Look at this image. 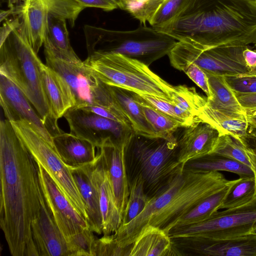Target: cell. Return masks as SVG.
Returning <instances> with one entry per match:
<instances>
[{
	"label": "cell",
	"instance_id": "7a4b0ae2",
	"mask_svg": "<svg viewBox=\"0 0 256 256\" xmlns=\"http://www.w3.org/2000/svg\"><path fill=\"white\" fill-rule=\"evenodd\" d=\"M158 31L205 48L256 43V0H188Z\"/></svg>",
	"mask_w": 256,
	"mask_h": 256
},
{
	"label": "cell",
	"instance_id": "8d00e7d4",
	"mask_svg": "<svg viewBox=\"0 0 256 256\" xmlns=\"http://www.w3.org/2000/svg\"><path fill=\"white\" fill-rule=\"evenodd\" d=\"M166 0H122L120 9L126 10L140 24H150Z\"/></svg>",
	"mask_w": 256,
	"mask_h": 256
},
{
	"label": "cell",
	"instance_id": "6f0895ef",
	"mask_svg": "<svg viewBox=\"0 0 256 256\" xmlns=\"http://www.w3.org/2000/svg\"><path fill=\"white\" fill-rule=\"evenodd\" d=\"M254 46H255V47L256 48V43L254 44Z\"/></svg>",
	"mask_w": 256,
	"mask_h": 256
},
{
	"label": "cell",
	"instance_id": "9a60e30c",
	"mask_svg": "<svg viewBox=\"0 0 256 256\" xmlns=\"http://www.w3.org/2000/svg\"><path fill=\"white\" fill-rule=\"evenodd\" d=\"M186 178L184 168L165 186L150 198L144 210L126 224H121L113 236L118 246L126 248L132 245L148 224L150 218L166 207L177 194Z\"/></svg>",
	"mask_w": 256,
	"mask_h": 256
},
{
	"label": "cell",
	"instance_id": "d590c367",
	"mask_svg": "<svg viewBox=\"0 0 256 256\" xmlns=\"http://www.w3.org/2000/svg\"><path fill=\"white\" fill-rule=\"evenodd\" d=\"M246 148L236 138L229 134H224L220 136L212 153L233 159L252 168L246 152Z\"/></svg>",
	"mask_w": 256,
	"mask_h": 256
},
{
	"label": "cell",
	"instance_id": "30bf717a",
	"mask_svg": "<svg viewBox=\"0 0 256 256\" xmlns=\"http://www.w3.org/2000/svg\"><path fill=\"white\" fill-rule=\"evenodd\" d=\"M248 46L205 48L178 41L168 56L171 64L176 69L186 64L194 63L206 73L236 76L250 72L243 56V52Z\"/></svg>",
	"mask_w": 256,
	"mask_h": 256
},
{
	"label": "cell",
	"instance_id": "9f6ffc18",
	"mask_svg": "<svg viewBox=\"0 0 256 256\" xmlns=\"http://www.w3.org/2000/svg\"><path fill=\"white\" fill-rule=\"evenodd\" d=\"M251 234L256 235V227L254 228L250 232Z\"/></svg>",
	"mask_w": 256,
	"mask_h": 256
},
{
	"label": "cell",
	"instance_id": "ac0fdd59",
	"mask_svg": "<svg viewBox=\"0 0 256 256\" xmlns=\"http://www.w3.org/2000/svg\"><path fill=\"white\" fill-rule=\"evenodd\" d=\"M31 232L39 256H69L67 242L56 225L44 195L40 212L32 222Z\"/></svg>",
	"mask_w": 256,
	"mask_h": 256
},
{
	"label": "cell",
	"instance_id": "b9f144b4",
	"mask_svg": "<svg viewBox=\"0 0 256 256\" xmlns=\"http://www.w3.org/2000/svg\"><path fill=\"white\" fill-rule=\"evenodd\" d=\"M228 86L236 93L256 94V74L248 73L236 76H224Z\"/></svg>",
	"mask_w": 256,
	"mask_h": 256
},
{
	"label": "cell",
	"instance_id": "4dcf8cb0",
	"mask_svg": "<svg viewBox=\"0 0 256 256\" xmlns=\"http://www.w3.org/2000/svg\"><path fill=\"white\" fill-rule=\"evenodd\" d=\"M234 182V180L222 190L200 202L188 213L179 218L172 225L168 232L183 227L198 224L210 218L220 209L224 198Z\"/></svg>",
	"mask_w": 256,
	"mask_h": 256
},
{
	"label": "cell",
	"instance_id": "484cf974",
	"mask_svg": "<svg viewBox=\"0 0 256 256\" xmlns=\"http://www.w3.org/2000/svg\"><path fill=\"white\" fill-rule=\"evenodd\" d=\"M108 88L114 102L130 122L134 133L145 137L158 138L134 92L116 86H108Z\"/></svg>",
	"mask_w": 256,
	"mask_h": 256
},
{
	"label": "cell",
	"instance_id": "60d3db41",
	"mask_svg": "<svg viewBox=\"0 0 256 256\" xmlns=\"http://www.w3.org/2000/svg\"><path fill=\"white\" fill-rule=\"evenodd\" d=\"M131 246L122 248L118 246L112 234L96 238L93 247L92 256H130Z\"/></svg>",
	"mask_w": 256,
	"mask_h": 256
},
{
	"label": "cell",
	"instance_id": "e575fe53",
	"mask_svg": "<svg viewBox=\"0 0 256 256\" xmlns=\"http://www.w3.org/2000/svg\"><path fill=\"white\" fill-rule=\"evenodd\" d=\"M255 190L254 176L234 180L224 198L220 209L234 208L248 203L254 198Z\"/></svg>",
	"mask_w": 256,
	"mask_h": 256
},
{
	"label": "cell",
	"instance_id": "f35d334b",
	"mask_svg": "<svg viewBox=\"0 0 256 256\" xmlns=\"http://www.w3.org/2000/svg\"><path fill=\"white\" fill-rule=\"evenodd\" d=\"M96 238L90 228L71 236L66 240L69 256H92L93 247Z\"/></svg>",
	"mask_w": 256,
	"mask_h": 256
},
{
	"label": "cell",
	"instance_id": "74e56055",
	"mask_svg": "<svg viewBox=\"0 0 256 256\" xmlns=\"http://www.w3.org/2000/svg\"><path fill=\"white\" fill-rule=\"evenodd\" d=\"M48 11V14L68 20L72 26L84 8L74 0H42Z\"/></svg>",
	"mask_w": 256,
	"mask_h": 256
},
{
	"label": "cell",
	"instance_id": "1f68e13d",
	"mask_svg": "<svg viewBox=\"0 0 256 256\" xmlns=\"http://www.w3.org/2000/svg\"><path fill=\"white\" fill-rule=\"evenodd\" d=\"M44 40L62 58L74 62L82 61L70 45L66 19L48 14L47 34Z\"/></svg>",
	"mask_w": 256,
	"mask_h": 256
},
{
	"label": "cell",
	"instance_id": "f5cc1de1",
	"mask_svg": "<svg viewBox=\"0 0 256 256\" xmlns=\"http://www.w3.org/2000/svg\"><path fill=\"white\" fill-rule=\"evenodd\" d=\"M14 12H16V11L14 10V8H10V9L6 10H2L0 12V22L4 20L9 15L12 14Z\"/></svg>",
	"mask_w": 256,
	"mask_h": 256
},
{
	"label": "cell",
	"instance_id": "f6af8a7d",
	"mask_svg": "<svg viewBox=\"0 0 256 256\" xmlns=\"http://www.w3.org/2000/svg\"><path fill=\"white\" fill-rule=\"evenodd\" d=\"M78 4L86 8H96L105 11H111L118 8L117 5L112 0H74Z\"/></svg>",
	"mask_w": 256,
	"mask_h": 256
},
{
	"label": "cell",
	"instance_id": "4fadbf2b",
	"mask_svg": "<svg viewBox=\"0 0 256 256\" xmlns=\"http://www.w3.org/2000/svg\"><path fill=\"white\" fill-rule=\"evenodd\" d=\"M36 163L44 200L66 241L71 236L90 228L86 220L75 210L50 174Z\"/></svg>",
	"mask_w": 256,
	"mask_h": 256
},
{
	"label": "cell",
	"instance_id": "e0dca14e",
	"mask_svg": "<svg viewBox=\"0 0 256 256\" xmlns=\"http://www.w3.org/2000/svg\"><path fill=\"white\" fill-rule=\"evenodd\" d=\"M0 104L6 119L10 122L26 120L53 144L52 137L44 122L20 90L0 74Z\"/></svg>",
	"mask_w": 256,
	"mask_h": 256
},
{
	"label": "cell",
	"instance_id": "f1b7e54d",
	"mask_svg": "<svg viewBox=\"0 0 256 256\" xmlns=\"http://www.w3.org/2000/svg\"><path fill=\"white\" fill-rule=\"evenodd\" d=\"M184 168L202 172L226 171L238 174L240 178L254 176L252 168L233 159L212 153L189 160Z\"/></svg>",
	"mask_w": 256,
	"mask_h": 256
},
{
	"label": "cell",
	"instance_id": "11a10c76",
	"mask_svg": "<svg viewBox=\"0 0 256 256\" xmlns=\"http://www.w3.org/2000/svg\"><path fill=\"white\" fill-rule=\"evenodd\" d=\"M252 168V169L253 171H254V178H255V182H256V190H255V194H254V196H256V168Z\"/></svg>",
	"mask_w": 256,
	"mask_h": 256
},
{
	"label": "cell",
	"instance_id": "44dd1931",
	"mask_svg": "<svg viewBox=\"0 0 256 256\" xmlns=\"http://www.w3.org/2000/svg\"><path fill=\"white\" fill-rule=\"evenodd\" d=\"M40 78L50 118L57 122L75 106L74 96L64 78L46 64L42 68Z\"/></svg>",
	"mask_w": 256,
	"mask_h": 256
},
{
	"label": "cell",
	"instance_id": "cb8c5ba5",
	"mask_svg": "<svg viewBox=\"0 0 256 256\" xmlns=\"http://www.w3.org/2000/svg\"><path fill=\"white\" fill-rule=\"evenodd\" d=\"M179 256L170 238L162 229L148 224L132 244L130 256Z\"/></svg>",
	"mask_w": 256,
	"mask_h": 256
},
{
	"label": "cell",
	"instance_id": "83f0119b",
	"mask_svg": "<svg viewBox=\"0 0 256 256\" xmlns=\"http://www.w3.org/2000/svg\"><path fill=\"white\" fill-rule=\"evenodd\" d=\"M200 120L217 129L221 135L229 134L241 141L244 145L249 125L246 116L227 114L206 105L198 114Z\"/></svg>",
	"mask_w": 256,
	"mask_h": 256
},
{
	"label": "cell",
	"instance_id": "7bdbcfd3",
	"mask_svg": "<svg viewBox=\"0 0 256 256\" xmlns=\"http://www.w3.org/2000/svg\"><path fill=\"white\" fill-rule=\"evenodd\" d=\"M183 71L206 94V97L210 96L208 78L206 72L194 63H188L178 68Z\"/></svg>",
	"mask_w": 256,
	"mask_h": 256
},
{
	"label": "cell",
	"instance_id": "7402d4cb",
	"mask_svg": "<svg viewBox=\"0 0 256 256\" xmlns=\"http://www.w3.org/2000/svg\"><path fill=\"white\" fill-rule=\"evenodd\" d=\"M52 142L58 155L68 166L87 165L94 162L96 158V147L93 144L70 132H62L54 135Z\"/></svg>",
	"mask_w": 256,
	"mask_h": 256
},
{
	"label": "cell",
	"instance_id": "f907efd6",
	"mask_svg": "<svg viewBox=\"0 0 256 256\" xmlns=\"http://www.w3.org/2000/svg\"><path fill=\"white\" fill-rule=\"evenodd\" d=\"M246 117L250 129L256 130V110L246 112Z\"/></svg>",
	"mask_w": 256,
	"mask_h": 256
},
{
	"label": "cell",
	"instance_id": "277c9868",
	"mask_svg": "<svg viewBox=\"0 0 256 256\" xmlns=\"http://www.w3.org/2000/svg\"><path fill=\"white\" fill-rule=\"evenodd\" d=\"M178 152L177 137L148 138L134 134L126 151L128 178L140 174L150 198L184 168Z\"/></svg>",
	"mask_w": 256,
	"mask_h": 256
},
{
	"label": "cell",
	"instance_id": "4316f807",
	"mask_svg": "<svg viewBox=\"0 0 256 256\" xmlns=\"http://www.w3.org/2000/svg\"><path fill=\"white\" fill-rule=\"evenodd\" d=\"M206 74L210 92L206 105L227 114L246 116V112L238 100L234 92L226 82L224 76Z\"/></svg>",
	"mask_w": 256,
	"mask_h": 256
},
{
	"label": "cell",
	"instance_id": "bcb514c9",
	"mask_svg": "<svg viewBox=\"0 0 256 256\" xmlns=\"http://www.w3.org/2000/svg\"><path fill=\"white\" fill-rule=\"evenodd\" d=\"M21 24L18 18L12 20H6L4 22L0 30V46L7 40L10 35L18 28Z\"/></svg>",
	"mask_w": 256,
	"mask_h": 256
},
{
	"label": "cell",
	"instance_id": "3957f363",
	"mask_svg": "<svg viewBox=\"0 0 256 256\" xmlns=\"http://www.w3.org/2000/svg\"><path fill=\"white\" fill-rule=\"evenodd\" d=\"M84 30L88 55L118 53L148 66L168 55L177 42L168 35L146 26L130 30H116L86 25Z\"/></svg>",
	"mask_w": 256,
	"mask_h": 256
},
{
	"label": "cell",
	"instance_id": "d6986e66",
	"mask_svg": "<svg viewBox=\"0 0 256 256\" xmlns=\"http://www.w3.org/2000/svg\"><path fill=\"white\" fill-rule=\"evenodd\" d=\"M128 146L110 140L98 148L101 152L109 174L116 205L123 215L130 190L126 162Z\"/></svg>",
	"mask_w": 256,
	"mask_h": 256
},
{
	"label": "cell",
	"instance_id": "52a82bcc",
	"mask_svg": "<svg viewBox=\"0 0 256 256\" xmlns=\"http://www.w3.org/2000/svg\"><path fill=\"white\" fill-rule=\"evenodd\" d=\"M10 122L34 160L44 168L75 210L88 221L86 206L71 172L54 144L30 122L26 120Z\"/></svg>",
	"mask_w": 256,
	"mask_h": 256
},
{
	"label": "cell",
	"instance_id": "7c38bea8",
	"mask_svg": "<svg viewBox=\"0 0 256 256\" xmlns=\"http://www.w3.org/2000/svg\"><path fill=\"white\" fill-rule=\"evenodd\" d=\"M64 116L66 120L70 132L85 138L96 148L108 140L128 146L134 134L132 129L122 124L86 110L73 106Z\"/></svg>",
	"mask_w": 256,
	"mask_h": 256
},
{
	"label": "cell",
	"instance_id": "d6a6232c",
	"mask_svg": "<svg viewBox=\"0 0 256 256\" xmlns=\"http://www.w3.org/2000/svg\"><path fill=\"white\" fill-rule=\"evenodd\" d=\"M134 94L140 105L146 120L158 136L165 138H176L174 134L179 128H183L182 125L174 118L153 108L138 94L134 92Z\"/></svg>",
	"mask_w": 256,
	"mask_h": 256
},
{
	"label": "cell",
	"instance_id": "8992f818",
	"mask_svg": "<svg viewBox=\"0 0 256 256\" xmlns=\"http://www.w3.org/2000/svg\"><path fill=\"white\" fill-rule=\"evenodd\" d=\"M105 84L172 102L174 86L144 63L115 52H95L83 62Z\"/></svg>",
	"mask_w": 256,
	"mask_h": 256
},
{
	"label": "cell",
	"instance_id": "5b68a950",
	"mask_svg": "<svg viewBox=\"0 0 256 256\" xmlns=\"http://www.w3.org/2000/svg\"><path fill=\"white\" fill-rule=\"evenodd\" d=\"M44 64L28 43L21 24L0 46V74L20 90L46 124L54 120L50 118L41 82Z\"/></svg>",
	"mask_w": 256,
	"mask_h": 256
},
{
	"label": "cell",
	"instance_id": "d4e9b609",
	"mask_svg": "<svg viewBox=\"0 0 256 256\" xmlns=\"http://www.w3.org/2000/svg\"><path fill=\"white\" fill-rule=\"evenodd\" d=\"M68 166L86 205L90 228L101 234L102 222L98 194L86 167Z\"/></svg>",
	"mask_w": 256,
	"mask_h": 256
},
{
	"label": "cell",
	"instance_id": "7dc6e473",
	"mask_svg": "<svg viewBox=\"0 0 256 256\" xmlns=\"http://www.w3.org/2000/svg\"><path fill=\"white\" fill-rule=\"evenodd\" d=\"M234 93L238 100L246 112L256 110V94Z\"/></svg>",
	"mask_w": 256,
	"mask_h": 256
},
{
	"label": "cell",
	"instance_id": "c3c4849f",
	"mask_svg": "<svg viewBox=\"0 0 256 256\" xmlns=\"http://www.w3.org/2000/svg\"><path fill=\"white\" fill-rule=\"evenodd\" d=\"M243 56L249 73L256 74V50H252L248 46L243 52Z\"/></svg>",
	"mask_w": 256,
	"mask_h": 256
},
{
	"label": "cell",
	"instance_id": "816d5d0a",
	"mask_svg": "<svg viewBox=\"0 0 256 256\" xmlns=\"http://www.w3.org/2000/svg\"><path fill=\"white\" fill-rule=\"evenodd\" d=\"M246 150L252 164V168H256V154L248 148H246Z\"/></svg>",
	"mask_w": 256,
	"mask_h": 256
},
{
	"label": "cell",
	"instance_id": "ab89813d",
	"mask_svg": "<svg viewBox=\"0 0 256 256\" xmlns=\"http://www.w3.org/2000/svg\"><path fill=\"white\" fill-rule=\"evenodd\" d=\"M188 0H166L150 22L152 27L160 30L170 24Z\"/></svg>",
	"mask_w": 256,
	"mask_h": 256
},
{
	"label": "cell",
	"instance_id": "ba28073f",
	"mask_svg": "<svg viewBox=\"0 0 256 256\" xmlns=\"http://www.w3.org/2000/svg\"><path fill=\"white\" fill-rule=\"evenodd\" d=\"M44 46L46 64L66 80L75 98L74 106H102L124 116L114 102L108 86L86 68L83 62H74L62 58L46 40Z\"/></svg>",
	"mask_w": 256,
	"mask_h": 256
},
{
	"label": "cell",
	"instance_id": "db71d44e",
	"mask_svg": "<svg viewBox=\"0 0 256 256\" xmlns=\"http://www.w3.org/2000/svg\"><path fill=\"white\" fill-rule=\"evenodd\" d=\"M118 6V8H121L122 7V0H112Z\"/></svg>",
	"mask_w": 256,
	"mask_h": 256
},
{
	"label": "cell",
	"instance_id": "836d02e7",
	"mask_svg": "<svg viewBox=\"0 0 256 256\" xmlns=\"http://www.w3.org/2000/svg\"><path fill=\"white\" fill-rule=\"evenodd\" d=\"M130 190L128 200L122 215L121 224H126L136 218L145 208L149 200L144 190V180L137 174L130 178Z\"/></svg>",
	"mask_w": 256,
	"mask_h": 256
},
{
	"label": "cell",
	"instance_id": "5bb4252c",
	"mask_svg": "<svg viewBox=\"0 0 256 256\" xmlns=\"http://www.w3.org/2000/svg\"><path fill=\"white\" fill-rule=\"evenodd\" d=\"M170 238L180 256H256V235L251 234L210 242L193 237Z\"/></svg>",
	"mask_w": 256,
	"mask_h": 256
},
{
	"label": "cell",
	"instance_id": "f546056e",
	"mask_svg": "<svg viewBox=\"0 0 256 256\" xmlns=\"http://www.w3.org/2000/svg\"><path fill=\"white\" fill-rule=\"evenodd\" d=\"M172 102L180 110L188 126L201 120L198 114L206 103L207 97L200 94L194 87L174 86Z\"/></svg>",
	"mask_w": 256,
	"mask_h": 256
},
{
	"label": "cell",
	"instance_id": "ffe728a7",
	"mask_svg": "<svg viewBox=\"0 0 256 256\" xmlns=\"http://www.w3.org/2000/svg\"><path fill=\"white\" fill-rule=\"evenodd\" d=\"M220 136L217 129L202 120L184 127L178 138L179 162L184 166L189 160L211 154Z\"/></svg>",
	"mask_w": 256,
	"mask_h": 256
},
{
	"label": "cell",
	"instance_id": "6da1fadb",
	"mask_svg": "<svg viewBox=\"0 0 256 256\" xmlns=\"http://www.w3.org/2000/svg\"><path fill=\"white\" fill-rule=\"evenodd\" d=\"M0 226L12 256H39L31 226L43 194L36 163L11 122H0Z\"/></svg>",
	"mask_w": 256,
	"mask_h": 256
},
{
	"label": "cell",
	"instance_id": "8fae6325",
	"mask_svg": "<svg viewBox=\"0 0 256 256\" xmlns=\"http://www.w3.org/2000/svg\"><path fill=\"white\" fill-rule=\"evenodd\" d=\"M256 227V196L248 203L217 211L206 220L172 230L170 238L193 237L204 241H217L250 234Z\"/></svg>",
	"mask_w": 256,
	"mask_h": 256
},
{
	"label": "cell",
	"instance_id": "2e32d148",
	"mask_svg": "<svg viewBox=\"0 0 256 256\" xmlns=\"http://www.w3.org/2000/svg\"><path fill=\"white\" fill-rule=\"evenodd\" d=\"M98 150L94 161L85 166L98 194L102 216V234L104 236H109L114 233L120 226L122 215L116 205L102 156Z\"/></svg>",
	"mask_w": 256,
	"mask_h": 256
},
{
	"label": "cell",
	"instance_id": "681fc988",
	"mask_svg": "<svg viewBox=\"0 0 256 256\" xmlns=\"http://www.w3.org/2000/svg\"><path fill=\"white\" fill-rule=\"evenodd\" d=\"M244 145L256 154V130L249 128Z\"/></svg>",
	"mask_w": 256,
	"mask_h": 256
},
{
	"label": "cell",
	"instance_id": "603a6c76",
	"mask_svg": "<svg viewBox=\"0 0 256 256\" xmlns=\"http://www.w3.org/2000/svg\"><path fill=\"white\" fill-rule=\"evenodd\" d=\"M21 14V26L28 43L38 54L47 34L48 8L42 0H24Z\"/></svg>",
	"mask_w": 256,
	"mask_h": 256
},
{
	"label": "cell",
	"instance_id": "ee69618b",
	"mask_svg": "<svg viewBox=\"0 0 256 256\" xmlns=\"http://www.w3.org/2000/svg\"><path fill=\"white\" fill-rule=\"evenodd\" d=\"M139 95L153 108L178 121L184 128L182 122L174 112L173 104L166 100L156 96L144 94Z\"/></svg>",
	"mask_w": 256,
	"mask_h": 256
},
{
	"label": "cell",
	"instance_id": "9c48e42d",
	"mask_svg": "<svg viewBox=\"0 0 256 256\" xmlns=\"http://www.w3.org/2000/svg\"><path fill=\"white\" fill-rule=\"evenodd\" d=\"M184 170L185 180L180 190L166 207L150 218L148 223L167 234L179 218L200 202L234 182L227 180L219 172Z\"/></svg>",
	"mask_w": 256,
	"mask_h": 256
}]
</instances>
